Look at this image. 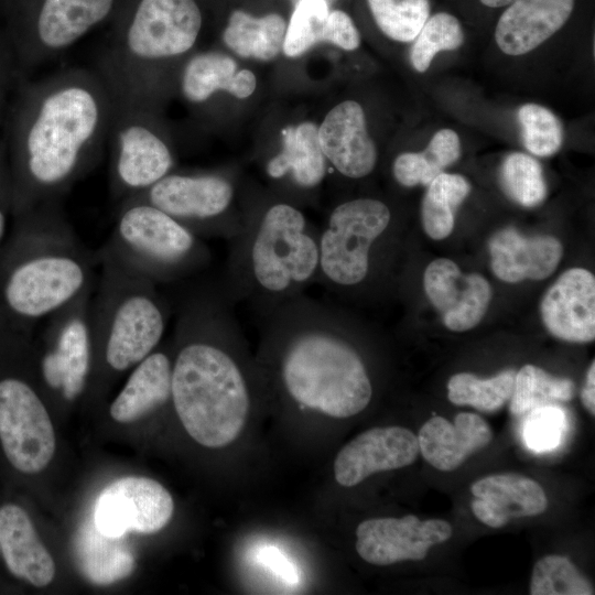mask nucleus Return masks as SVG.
I'll list each match as a JSON object with an SVG mask.
<instances>
[{
  "label": "nucleus",
  "mask_w": 595,
  "mask_h": 595,
  "mask_svg": "<svg viewBox=\"0 0 595 595\" xmlns=\"http://www.w3.org/2000/svg\"><path fill=\"white\" fill-rule=\"evenodd\" d=\"M392 220L380 199L360 197L335 206L320 229L316 283L333 293L363 288L372 272L376 247L388 235Z\"/></svg>",
  "instance_id": "1a4fd4ad"
},
{
  "label": "nucleus",
  "mask_w": 595,
  "mask_h": 595,
  "mask_svg": "<svg viewBox=\"0 0 595 595\" xmlns=\"http://www.w3.org/2000/svg\"><path fill=\"white\" fill-rule=\"evenodd\" d=\"M515 0H480V2L489 8H500L510 4Z\"/></svg>",
  "instance_id": "49530a36"
},
{
  "label": "nucleus",
  "mask_w": 595,
  "mask_h": 595,
  "mask_svg": "<svg viewBox=\"0 0 595 595\" xmlns=\"http://www.w3.org/2000/svg\"><path fill=\"white\" fill-rule=\"evenodd\" d=\"M461 142L451 129L437 131L422 152L399 154L392 165L396 181L405 187L428 186L439 174L458 160Z\"/></svg>",
  "instance_id": "7c9ffc66"
},
{
  "label": "nucleus",
  "mask_w": 595,
  "mask_h": 595,
  "mask_svg": "<svg viewBox=\"0 0 595 595\" xmlns=\"http://www.w3.org/2000/svg\"><path fill=\"white\" fill-rule=\"evenodd\" d=\"M416 436L423 458L439 470L451 472L487 446L493 431L480 415L461 412L453 422L443 416L431 418Z\"/></svg>",
  "instance_id": "393cba45"
},
{
  "label": "nucleus",
  "mask_w": 595,
  "mask_h": 595,
  "mask_svg": "<svg viewBox=\"0 0 595 595\" xmlns=\"http://www.w3.org/2000/svg\"><path fill=\"white\" fill-rule=\"evenodd\" d=\"M452 532V526L442 519L421 520L414 515L372 518L357 527L356 551L374 565L421 561L431 547L447 541Z\"/></svg>",
  "instance_id": "2eb2a0df"
},
{
  "label": "nucleus",
  "mask_w": 595,
  "mask_h": 595,
  "mask_svg": "<svg viewBox=\"0 0 595 595\" xmlns=\"http://www.w3.org/2000/svg\"><path fill=\"white\" fill-rule=\"evenodd\" d=\"M95 256L98 264L112 263L155 284L193 275L212 260L204 239L166 213L133 198L120 201L113 228Z\"/></svg>",
  "instance_id": "6e6552de"
},
{
  "label": "nucleus",
  "mask_w": 595,
  "mask_h": 595,
  "mask_svg": "<svg viewBox=\"0 0 595 595\" xmlns=\"http://www.w3.org/2000/svg\"><path fill=\"white\" fill-rule=\"evenodd\" d=\"M472 510L491 528H501L512 518L541 515L548 507L543 488L536 480L519 474H494L474 482Z\"/></svg>",
  "instance_id": "4be33fe9"
},
{
  "label": "nucleus",
  "mask_w": 595,
  "mask_h": 595,
  "mask_svg": "<svg viewBox=\"0 0 595 595\" xmlns=\"http://www.w3.org/2000/svg\"><path fill=\"white\" fill-rule=\"evenodd\" d=\"M172 357L155 349L132 368V371L109 407L112 420L120 423L138 421L171 400Z\"/></svg>",
  "instance_id": "bb28decb"
},
{
  "label": "nucleus",
  "mask_w": 595,
  "mask_h": 595,
  "mask_svg": "<svg viewBox=\"0 0 595 595\" xmlns=\"http://www.w3.org/2000/svg\"><path fill=\"white\" fill-rule=\"evenodd\" d=\"M424 291L453 332L472 329L483 320L493 296L489 282L478 273L463 274L447 258L431 261L423 275Z\"/></svg>",
  "instance_id": "a211bd4d"
},
{
  "label": "nucleus",
  "mask_w": 595,
  "mask_h": 595,
  "mask_svg": "<svg viewBox=\"0 0 595 595\" xmlns=\"http://www.w3.org/2000/svg\"><path fill=\"white\" fill-rule=\"evenodd\" d=\"M107 144L109 186L116 199L149 188L174 169V153L156 109L115 105Z\"/></svg>",
  "instance_id": "9b49d317"
},
{
  "label": "nucleus",
  "mask_w": 595,
  "mask_h": 595,
  "mask_svg": "<svg viewBox=\"0 0 595 595\" xmlns=\"http://www.w3.org/2000/svg\"><path fill=\"white\" fill-rule=\"evenodd\" d=\"M285 31L286 22L278 13L257 18L235 10L223 32V41L241 57L271 61L283 47Z\"/></svg>",
  "instance_id": "c756f323"
},
{
  "label": "nucleus",
  "mask_w": 595,
  "mask_h": 595,
  "mask_svg": "<svg viewBox=\"0 0 595 595\" xmlns=\"http://www.w3.org/2000/svg\"><path fill=\"white\" fill-rule=\"evenodd\" d=\"M531 595H592L594 587L577 567L563 555L550 554L533 566Z\"/></svg>",
  "instance_id": "e433bc0d"
},
{
  "label": "nucleus",
  "mask_w": 595,
  "mask_h": 595,
  "mask_svg": "<svg viewBox=\"0 0 595 595\" xmlns=\"http://www.w3.org/2000/svg\"><path fill=\"white\" fill-rule=\"evenodd\" d=\"M115 101L94 68L69 67L26 91L18 133L13 198L21 213L60 201L98 164Z\"/></svg>",
  "instance_id": "f257e3e1"
},
{
  "label": "nucleus",
  "mask_w": 595,
  "mask_h": 595,
  "mask_svg": "<svg viewBox=\"0 0 595 595\" xmlns=\"http://www.w3.org/2000/svg\"><path fill=\"white\" fill-rule=\"evenodd\" d=\"M180 91L192 105H202L218 91L244 99L256 89L257 79L249 69H238L227 54L207 51L188 57L177 76Z\"/></svg>",
  "instance_id": "a878e982"
},
{
  "label": "nucleus",
  "mask_w": 595,
  "mask_h": 595,
  "mask_svg": "<svg viewBox=\"0 0 595 595\" xmlns=\"http://www.w3.org/2000/svg\"><path fill=\"white\" fill-rule=\"evenodd\" d=\"M96 264L60 201L21 213L10 242L0 247V310L8 326L29 328L94 286Z\"/></svg>",
  "instance_id": "20e7f679"
},
{
  "label": "nucleus",
  "mask_w": 595,
  "mask_h": 595,
  "mask_svg": "<svg viewBox=\"0 0 595 595\" xmlns=\"http://www.w3.org/2000/svg\"><path fill=\"white\" fill-rule=\"evenodd\" d=\"M89 309L91 372L112 376L132 369L156 349L170 307L156 284L101 262Z\"/></svg>",
  "instance_id": "0eeeda50"
},
{
  "label": "nucleus",
  "mask_w": 595,
  "mask_h": 595,
  "mask_svg": "<svg viewBox=\"0 0 595 595\" xmlns=\"http://www.w3.org/2000/svg\"><path fill=\"white\" fill-rule=\"evenodd\" d=\"M253 561L286 585L301 581L299 566L277 545L262 544L255 549Z\"/></svg>",
  "instance_id": "79ce46f5"
},
{
  "label": "nucleus",
  "mask_w": 595,
  "mask_h": 595,
  "mask_svg": "<svg viewBox=\"0 0 595 595\" xmlns=\"http://www.w3.org/2000/svg\"><path fill=\"white\" fill-rule=\"evenodd\" d=\"M367 1L378 28L398 42H412L430 15L429 0Z\"/></svg>",
  "instance_id": "c9c22d12"
},
{
  "label": "nucleus",
  "mask_w": 595,
  "mask_h": 595,
  "mask_svg": "<svg viewBox=\"0 0 595 595\" xmlns=\"http://www.w3.org/2000/svg\"><path fill=\"white\" fill-rule=\"evenodd\" d=\"M582 402L585 409L592 414H595V361L593 360L587 374L584 388L581 393Z\"/></svg>",
  "instance_id": "c03bdc74"
},
{
  "label": "nucleus",
  "mask_w": 595,
  "mask_h": 595,
  "mask_svg": "<svg viewBox=\"0 0 595 595\" xmlns=\"http://www.w3.org/2000/svg\"><path fill=\"white\" fill-rule=\"evenodd\" d=\"M4 205L0 204V246L4 237L6 232V224H7V217H6V210Z\"/></svg>",
  "instance_id": "a18cd8bd"
},
{
  "label": "nucleus",
  "mask_w": 595,
  "mask_h": 595,
  "mask_svg": "<svg viewBox=\"0 0 595 595\" xmlns=\"http://www.w3.org/2000/svg\"><path fill=\"white\" fill-rule=\"evenodd\" d=\"M518 120L523 144L531 154L550 156L560 150L563 127L550 109L537 104H526L518 110Z\"/></svg>",
  "instance_id": "ea45409f"
},
{
  "label": "nucleus",
  "mask_w": 595,
  "mask_h": 595,
  "mask_svg": "<svg viewBox=\"0 0 595 595\" xmlns=\"http://www.w3.org/2000/svg\"><path fill=\"white\" fill-rule=\"evenodd\" d=\"M410 51V62L416 72H425L442 51L458 48L464 42L459 21L452 14L440 12L426 20Z\"/></svg>",
  "instance_id": "4c0bfd02"
},
{
  "label": "nucleus",
  "mask_w": 595,
  "mask_h": 595,
  "mask_svg": "<svg viewBox=\"0 0 595 595\" xmlns=\"http://www.w3.org/2000/svg\"><path fill=\"white\" fill-rule=\"evenodd\" d=\"M94 286L47 317L43 349L36 358L44 387L66 402L86 389L91 372L89 309Z\"/></svg>",
  "instance_id": "ddd939ff"
},
{
  "label": "nucleus",
  "mask_w": 595,
  "mask_h": 595,
  "mask_svg": "<svg viewBox=\"0 0 595 595\" xmlns=\"http://www.w3.org/2000/svg\"><path fill=\"white\" fill-rule=\"evenodd\" d=\"M116 0H41L22 48L30 64L50 62L112 12Z\"/></svg>",
  "instance_id": "dca6fc26"
},
{
  "label": "nucleus",
  "mask_w": 595,
  "mask_h": 595,
  "mask_svg": "<svg viewBox=\"0 0 595 595\" xmlns=\"http://www.w3.org/2000/svg\"><path fill=\"white\" fill-rule=\"evenodd\" d=\"M202 24L195 0H137L94 67L115 105L158 109L170 65L192 51Z\"/></svg>",
  "instance_id": "423d86ee"
},
{
  "label": "nucleus",
  "mask_w": 595,
  "mask_h": 595,
  "mask_svg": "<svg viewBox=\"0 0 595 595\" xmlns=\"http://www.w3.org/2000/svg\"><path fill=\"white\" fill-rule=\"evenodd\" d=\"M500 184L511 201L524 207H534L547 196L542 167L526 153L513 152L505 158L500 167Z\"/></svg>",
  "instance_id": "f704fd0d"
},
{
  "label": "nucleus",
  "mask_w": 595,
  "mask_h": 595,
  "mask_svg": "<svg viewBox=\"0 0 595 595\" xmlns=\"http://www.w3.org/2000/svg\"><path fill=\"white\" fill-rule=\"evenodd\" d=\"M516 372L511 369L480 379L469 372H458L447 382V398L457 405H470L479 411L500 409L511 397Z\"/></svg>",
  "instance_id": "72a5a7b5"
},
{
  "label": "nucleus",
  "mask_w": 595,
  "mask_h": 595,
  "mask_svg": "<svg viewBox=\"0 0 595 595\" xmlns=\"http://www.w3.org/2000/svg\"><path fill=\"white\" fill-rule=\"evenodd\" d=\"M55 432L33 381L12 365H0V452L15 473L42 472L52 461Z\"/></svg>",
  "instance_id": "f8f14e48"
},
{
  "label": "nucleus",
  "mask_w": 595,
  "mask_h": 595,
  "mask_svg": "<svg viewBox=\"0 0 595 595\" xmlns=\"http://www.w3.org/2000/svg\"><path fill=\"white\" fill-rule=\"evenodd\" d=\"M573 9L574 0H515L498 20L496 43L505 54H526L559 31Z\"/></svg>",
  "instance_id": "b1692460"
},
{
  "label": "nucleus",
  "mask_w": 595,
  "mask_h": 595,
  "mask_svg": "<svg viewBox=\"0 0 595 595\" xmlns=\"http://www.w3.org/2000/svg\"><path fill=\"white\" fill-rule=\"evenodd\" d=\"M547 329L571 343L595 338V277L583 268L564 271L549 288L540 304Z\"/></svg>",
  "instance_id": "6ab92c4d"
},
{
  "label": "nucleus",
  "mask_w": 595,
  "mask_h": 595,
  "mask_svg": "<svg viewBox=\"0 0 595 595\" xmlns=\"http://www.w3.org/2000/svg\"><path fill=\"white\" fill-rule=\"evenodd\" d=\"M495 275L507 283L543 280L559 266L563 247L552 236L524 237L512 227L496 231L488 241Z\"/></svg>",
  "instance_id": "5701e85b"
},
{
  "label": "nucleus",
  "mask_w": 595,
  "mask_h": 595,
  "mask_svg": "<svg viewBox=\"0 0 595 595\" xmlns=\"http://www.w3.org/2000/svg\"><path fill=\"white\" fill-rule=\"evenodd\" d=\"M322 42L332 43L345 51H354L360 44V34L346 12L333 10L326 19Z\"/></svg>",
  "instance_id": "37998d69"
},
{
  "label": "nucleus",
  "mask_w": 595,
  "mask_h": 595,
  "mask_svg": "<svg viewBox=\"0 0 595 595\" xmlns=\"http://www.w3.org/2000/svg\"><path fill=\"white\" fill-rule=\"evenodd\" d=\"M469 192V182L459 174L443 172L428 185L422 199L421 220L430 238L442 240L451 235L455 213Z\"/></svg>",
  "instance_id": "2f4dec72"
},
{
  "label": "nucleus",
  "mask_w": 595,
  "mask_h": 595,
  "mask_svg": "<svg viewBox=\"0 0 595 595\" xmlns=\"http://www.w3.org/2000/svg\"><path fill=\"white\" fill-rule=\"evenodd\" d=\"M174 501L159 482L129 476L108 485L94 506L93 521L104 533H155L171 520Z\"/></svg>",
  "instance_id": "4468645a"
},
{
  "label": "nucleus",
  "mask_w": 595,
  "mask_h": 595,
  "mask_svg": "<svg viewBox=\"0 0 595 595\" xmlns=\"http://www.w3.org/2000/svg\"><path fill=\"white\" fill-rule=\"evenodd\" d=\"M235 305L220 280L190 290L175 322L172 394L188 435L205 447H224L245 426L250 383L238 357L242 345Z\"/></svg>",
  "instance_id": "f03ea898"
},
{
  "label": "nucleus",
  "mask_w": 595,
  "mask_h": 595,
  "mask_svg": "<svg viewBox=\"0 0 595 595\" xmlns=\"http://www.w3.org/2000/svg\"><path fill=\"white\" fill-rule=\"evenodd\" d=\"M573 396L572 380L551 376L533 365H524L515 375L509 409L512 414L521 415L540 405L569 401Z\"/></svg>",
  "instance_id": "473e14b6"
},
{
  "label": "nucleus",
  "mask_w": 595,
  "mask_h": 595,
  "mask_svg": "<svg viewBox=\"0 0 595 595\" xmlns=\"http://www.w3.org/2000/svg\"><path fill=\"white\" fill-rule=\"evenodd\" d=\"M318 264L320 229L298 206L269 202L242 215L219 280L235 306L259 318L316 283Z\"/></svg>",
  "instance_id": "39448f33"
},
{
  "label": "nucleus",
  "mask_w": 595,
  "mask_h": 595,
  "mask_svg": "<svg viewBox=\"0 0 595 595\" xmlns=\"http://www.w3.org/2000/svg\"><path fill=\"white\" fill-rule=\"evenodd\" d=\"M74 549L80 573L95 585L119 582L136 569V556L126 534H106L95 526L93 519L78 529Z\"/></svg>",
  "instance_id": "c85d7f7f"
},
{
  "label": "nucleus",
  "mask_w": 595,
  "mask_h": 595,
  "mask_svg": "<svg viewBox=\"0 0 595 595\" xmlns=\"http://www.w3.org/2000/svg\"><path fill=\"white\" fill-rule=\"evenodd\" d=\"M259 321L264 354L274 358L278 381L296 404L336 419L369 405V372L335 306L301 293Z\"/></svg>",
  "instance_id": "7ed1b4c3"
},
{
  "label": "nucleus",
  "mask_w": 595,
  "mask_h": 595,
  "mask_svg": "<svg viewBox=\"0 0 595 595\" xmlns=\"http://www.w3.org/2000/svg\"><path fill=\"white\" fill-rule=\"evenodd\" d=\"M418 436L402 426L367 430L344 445L334 461V476L353 487L375 473L399 469L419 456Z\"/></svg>",
  "instance_id": "f3484780"
},
{
  "label": "nucleus",
  "mask_w": 595,
  "mask_h": 595,
  "mask_svg": "<svg viewBox=\"0 0 595 595\" xmlns=\"http://www.w3.org/2000/svg\"><path fill=\"white\" fill-rule=\"evenodd\" d=\"M127 198L159 208L202 239L229 241L241 229L242 216L234 213V183L220 172L173 170L149 188Z\"/></svg>",
  "instance_id": "9d476101"
},
{
  "label": "nucleus",
  "mask_w": 595,
  "mask_h": 595,
  "mask_svg": "<svg viewBox=\"0 0 595 595\" xmlns=\"http://www.w3.org/2000/svg\"><path fill=\"white\" fill-rule=\"evenodd\" d=\"M0 556L12 576L34 587L47 586L56 573L30 515L14 501L0 505Z\"/></svg>",
  "instance_id": "412c9836"
},
{
  "label": "nucleus",
  "mask_w": 595,
  "mask_h": 595,
  "mask_svg": "<svg viewBox=\"0 0 595 595\" xmlns=\"http://www.w3.org/2000/svg\"><path fill=\"white\" fill-rule=\"evenodd\" d=\"M272 180L289 177L299 190H313L324 180L327 161L318 141V127L304 121L282 130V149L266 164Z\"/></svg>",
  "instance_id": "cd10ccee"
},
{
  "label": "nucleus",
  "mask_w": 595,
  "mask_h": 595,
  "mask_svg": "<svg viewBox=\"0 0 595 595\" xmlns=\"http://www.w3.org/2000/svg\"><path fill=\"white\" fill-rule=\"evenodd\" d=\"M323 154L337 172L349 178L369 175L377 163V148L367 131L361 106L345 100L335 106L318 127Z\"/></svg>",
  "instance_id": "aec40b11"
},
{
  "label": "nucleus",
  "mask_w": 595,
  "mask_h": 595,
  "mask_svg": "<svg viewBox=\"0 0 595 595\" xmlns=\"http://www.w3.org/2000/svg\"><path fill=\"white\" fill-rule=\"evenodd\" d=\"M565 428L566 415L563 409L552 403L544 404L529 411L523 437L532 451H551L561 443Z\"/></svg>",
  "instance_id": "a19ab883"
},
{
  "label": "nucleus",
  "mask_w": 595,
  "mask_h": 595,
  "mask_svg": "<svg viewBox=\"0 0 595 595\" xmlns=\"http://www.w3.org/2000/svg\"><path fill=\"white\" fill-rule=\"evenodd\" d=\"M328 13L326 0H299L286 26L284 54L295 58L322 42Z\"/></svg>",
  "instance_id": "58836bf2"
}]
</instances>
